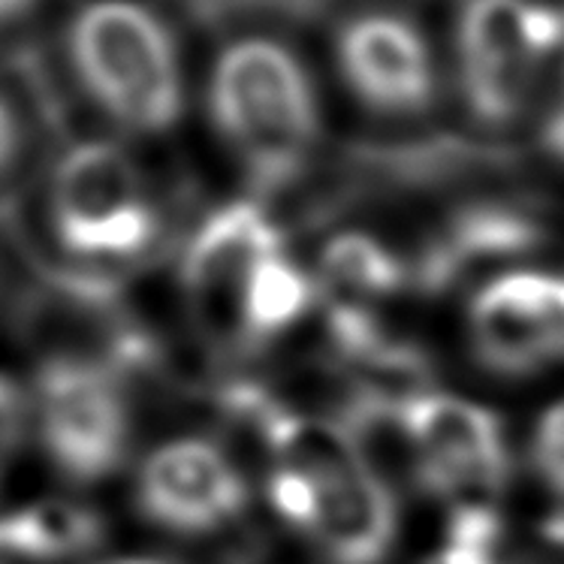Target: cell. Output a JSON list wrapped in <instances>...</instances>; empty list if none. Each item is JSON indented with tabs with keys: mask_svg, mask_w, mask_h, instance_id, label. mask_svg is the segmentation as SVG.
<instances>
[{
	"mask_svg": "<svg viewBox=\"0 0 564 564\" xmlns=\"http://www.w3.org/2000/svg\"><path fill=\"white\" fill-rule=\"evenodd\" d=\"M208 121L260 194L290 187L321 142V94L302 58L275 36L220 48L206 88Z\"/></svg>",
	"mask_w": 564,
	"mask_h": 564,
	"instance_id": "6da1fadb",
	"label": "cell"
},
{
	"mask_svg": "<svg viewBox=\"0 0 564 564\" xmlns=\"http://www.w3.org/2000/svg\"><path fill=\"white\" fill-rule=\"evenodd\" d=\"M64 55L94 112L127 137H163L185 112L173 28L142 0H88L64 28Z\"/></svg>",
	"mask_w": 564,
	"mask_h": 564,
	"instance_id": "7a4b0ae2",
	"label": "cell"
},
{
	"mask_svg": "<svg viewBox=\"0 0 564 564\" xmlns=\"http://www.w3.org/2000/svg\"><path fill=\"white\" fill-rule=\"evenodd\" d=\"M43 227L67 272L121 278L158 251L163 208L116 139H79L61 151L43 191Z\"/></svg>",
	"mask_w": 564,
	"mask_h": 564,
	"instance_id": "3957f363",
	"label": "cell"
},
{
	"mask_svg": "<svg viewBox=\"0 0 564 564\" xmlns=\"http://www.w3.org/2000/svg\"><path fill=\"white\" fill-rule=\"evenodd\" d=\"M31 441L67 486H97L116 477L133 453V378L82 345L40 354L24 383Z\"/></svg>",
	"mask_w": 564,
	"mask_h": 564,
	"instance_id": "277c9868",
	"label": "cell"
},
{
	"mask_svg": "<svg viewBox=\"0 0 564 564\" xmlns=\"http://www.w3.org/2000/svg\"><path fill=\"white\" fill-rule=\"evenodd\" d=\"M564 48V15L546 0H462L456 82L477 124L513 127Z\"/></svg>",
	"mask_w": 564,
	"mask_h": 564,
	"instance_id": "5b68a950",
	"label": "cell"
},
{
	"mask_svg": "<svg viewBox=\"0 0 564 564\" xmlns=\"http://www.w3.org/2000/svg\"><path fill=\"white\" fill-rule=\"evenodd\" d=\"M414 480L423 492L465 505L501 492L510 477V444L501 416L449 392H404L392 408Z\"/></svg>",
	"mask_w": 564,
	"mask_h": 564,
	"instance_id": "8992f818",
	"label": "cell"
},
{
	"mask_svg": "<svg viewBox=\"0 0 564 564\" xmlns=\"http://www.w3.org/2000/svg\"><path fill=\"white\" fill-rule=\"evenodd\" d=\"M275 253H284V232L257 199L220 203L196 224L178 257V284L208 338L239 347L245 290Z\"/></svg>",
	"mask_w": 564,
	"mask_h": 564,
	"instance_id": "52a82bcc",
	"label": "cell"
},
{
	"mask_svg": "<svg viewBox=\"0 0 564 564\" xmlns=\"http://www.w3.org/2000/svg\"><path fill=\"white\" fill-rule=\"evenodd\" d=\"M251 501L239 465L218 441L203 435L166 438L139 459L133 507L154 529L206 538L230 529Z\"/></svg>",
	"mask_w": 564,
	"mask_h": 564,
	"instance_id": "ba28073f",
	"label": "cell"
},
{
	"mask_svg": "<svg viewBox=\"0 0 564 564\" xmlns=\"http://www.w3.org/2000/svg\"><path fill=\"white\" fill-rule=\"evenodd\" d=\"M335 67L369 112L416 118L438 97V58L429 36L392 10L359 12L335 36Z\"/></svg>",
	"mask_w": 564,
	"mask_h": 564,
	"instance_id": "9c48e42d",
	"label": "cell"
},
{
	"mask_svg": "<svg viewBox=\"0 0 564 564\" xmlns=\"http://www.w3.org/2000/svg\"><path fill=\"white\" fill-rule=\"evenodd\" d=\"M477 362L498 378H531L564 362V275L510 269L468 308Z\"/></svg>",
	"mask_w": 564,
	"mask_h": 564,
	"instance_id": "30bf717a",
	"label": "cell"
},
{
	"mask_svg": "<svg viewBox=\"0 0 564 564\" xmlns=\"http://www.w3.org/2000/svg\"><path fill=\"white\" fill-rule=\"evenodd\" d=\"M543 242L546 224L538 212L505 199L471 203L456 208L447 224L423 245L411 265V284L426 293H444L474 269L522 260Z\"/></svg>",
	"mask_w": 564,
	"mask_h": 564,
	"instance_id": "8fae6325",
	"label": "cell"
},
{
	"mask_svg": "<svg viewBox=\"0 0 564 564\" xmlns=\"http://www.w3.org/2000/svg\"><path fill=\"white\" fill-rule=\"evenodd\" d=\"M104 541V519L76 496L0 505V564H76Z\"/></svg>",
	"mask_w": 564,
	"mask_h": 564,
	"instance_id": "7c38bea8",
	"label": "cell"
},
{
	"mask_svg": "<svg viewBox=\"0 0 564 564\" xmlns=\"http://www.w3.org/2000/svg\"><path fill=\"white\" fill-rule=\"evenodd\" d=\"M411 284V265L378 236L359 230L335 232L317 263L323 305L378 308Z\"/></svg>",
	"mask_w": 564,
	"mask_h": 564,
	"instance_id": "4fadbf2b",
	"label": "cell"
},
{
	"mask_svg": "<svg viewBox=\"0 0 564 564\" xmlns=\"http://www.w3.org/2000/svg\"><path fill=\"white\" fill-rule=\"evenodd\" d=\"M314 281L293 257L275 253L265 260L245 290L239 350L272 345L281 335L296 329L314 302Z\"/></svg>",
	"mask_w": 564,
	"mask_h": 564,
	"instance_id": "5bb4252c",
	"label": "cell"
},
{
	"mask_svg": "<svg viewBox=\"0 0 564 564\" xmlns=\"http://www.w3.org/2000/svg\"><path fill=\"white\" fill-rule=\"evenodd\" d=\"M432 564H505V519L486 501L453 505Z\"/></svg>",
	"mask_w": 564,
	"mask_h": 564,
	"instance_id": "9a60e30c",
	"label": "cell"
},
{
	"mask_svg": "<svg viewBox=\"0 0 564 564\" xmlns=\"http://www.w3.org/2000/svg\"><path fill=\"white\" fill-rule=\"evenodd\" d=\"M31 441V416H28V392L24 383L0 371V486L7 484L12 465Z\"/></svg>",
	"mask_w": 564,
	"mask_h": 564,
	"instance_id": "2e32d148",
	"label": "cell"
},
{
	"mask_svg": "<svg viewBox=\"0 0 564 564\" xmlns=\"http://www.w3.org/2000/svg\"><path fill=\"white\" fill-rule=\"evenodd\" d=\"M531 465L541 484L564 498V399L553 402L534 423L531 435Z\"/></svg>",
	"mask_w": 564,
	"mask_h": 564,
	"instance_id": "e0dca14e",
	"label": "cell"
},
{
	"mask_svg": "<svg viewBox=\"0 0 564 564\" xmlns=\"http://www.w3.org/2000/svg\"><path fill=\"white\" fill-rule=\"evenodd\" d=\"M31 149V121L19 97L0 85V187L12 182V175L22 170Z\"/></svg>",
	"mask_w": 564,
	"mask_h": 564,
	"instance_id": "ac0fdd59",
	"label": "cell"
},
{
	"mask_svg": "<svg viewBox=\"0 0 564 564\" xmlns=\"http://www.w3.org/2000/svg\"><path fill=\"white\" fill-rule=\"evenodd\" d=\"M541 142L553 161L564 163V76L562 85H558V91H555L553 104H550L546 116H543Z\"/></svg>",
	"mask_w": 564,
	"mask_h": 564,
	"instance_id": "d6986e66",
	"label": "cell"
},
{
	"mask_svg": "<svg viewBox=\"0 0 564 564\" xmlns=\"http://www.w3.org/2000/svg\"><path fill=\"white\" fill-rule=\"evenodd\" d=\"M43 0H0V31L22 24Z\"/></svg>",
	"mask_w": 564,
	"mask_h": 564,
	"instance_id": "ffe728a7",
	"label": "cell"
},
{
	"mask_svg": "<svg viewBox=\"0 0 564 564\" xmlns=\"http://www.w3.org/2000/svg\"><path fill=\"white\" fill-rule=\"evenodd\" d=\"M91 564H178V562H170V558H161V555L121 553V555H106V558H97V562Z\"/></svg>",
	"mask_w": 564,
	"mask_h": 564,
	"instance_id": "44dd1931",
	"label": "cell"
},
{
	"mask_svg": "<svg viewBox=\"0 0 564 564\" xmlns=\"http://www.w3.org/2000/svg\"><path fill=\"white\" fill-rule=\"evenodd\" d=\"M429 564H432V562H429Z\"/></svg>",
	"mask_w": 564,
	"mask_h": 564,
	"instance_id": "7402d4cb",
	"label": "cell"
}]
</instances>
